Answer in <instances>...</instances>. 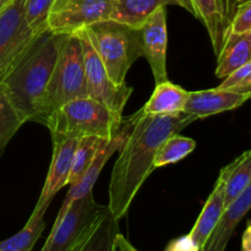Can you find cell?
<instances>
[{"label":"cell","mask_w":251,"mask_h":251,"mask_svg":"<svg viewBox=\"0 0 251 251\" xmlns=\"http://www.w3.org/2000/svg\"><path fill=\"white\" fill-rule=\"evenodd\" d=\"M198 118L186 112L173 114L131 115V126L112 172L108 208L118 221L124 217L132 200L152 171L163 142L194 123Z\"/></svg>","instance_id":"6da1fadb"},{"label":"cell","mask_w":251,"mask_h":251,"mask_svg":"<svg viewBox=\"0 0 251 251\" xmlns=\"http://www.w3.org/2000/svg\"><path fill=\"white\" fill-rule=\"evenodd\" d=\"M69 34L46 31L0 82L24 122H36L47 85Z\"/></svg>","instance_id":"7a4b0ae2"},{"label":"cell","mask_w":251,"mask_h":251,"mask_svg":"<svg viewBox=\"0 0 251 251\" xmlns=\"http://www.w3.org/2000/svg\"><path fill=\"white\" fill-rule=\"evenodd\" d=\"M122 122L123 115L86 96L61 105L46 120L44 125L50 131L53 141L85 136L110 140L118 134Z\"/></svg>","instance_id":"3957f363"},{"label":"cell","mask_w":251,"mask_h":251,"mask_svg":"<svg viewBox=\"0 0 251 251\" xmlns=\"http://www.w3.org/2000/svg\"><path fill=\"white\" fill-rule=\"evenodd\" d=\"M82 42L77 33L69 34L38 108L36 122L44 125L58 108L70 100L86 97Z\"/></svg>","instance_id":"277c9868"},{"label":"cell","mask_w":251,"mask_h":251,"mask_svg":"<svg viewBox=\"0 0 251 251\" xmlns=\"http://www.w3.org/2000/svg\"><path fill=\"white\" fill-rule=\"evenodd\" d=\"M85 29L113 82L124 85L129 69L142 56L139 28L105 20Z\"/></svg>","instance_id":"5b68a950"},{"label":"cell","mask_w":251,"mask_h":251,"mask_svg":"<svg viewBox=\"0 0 251 251\" xmlns=\"http://www.w3.org/2000/svg\"><path fill=\"white\" fill-rule=\"evenodd\" d=\"M107 206L96 202L92 191L59 210L51 232L41 251H73L87 235Z\"/></svg>","instance_id":"8992f818"},{"label":"cell","mask_w":251,"mask_h":251,"mask_svg":"<svg viewBox=\"0 0 251 251\" xmlns=\"http://www.w3.org/2000/svg\"><path fill=\"white\" fill-rule=\"evenodd\" d=\"M25 5L26 0H11L0 10V81L39 36L27 25Z\"/></svg>","instance_id":"52a82bcc"},{"label":"cell","mask_w":251,"mask_h":251,"mask_svg":"<svg viewBox=\"0 0 251 251\" xmlns=\"http://www.w3.org/2000/svg\"><path fill=\"white\" fill-rule=\"evenodd\" d=\"M74 33H77L82 42L88 97L103 103L113 112L123 115V110L131 96L132 88L129 87L126 83L118 85L113 82L85 28L78 29Z\"/></svg>","instance_id":"ba28073f"},{"label":"cell","mask_w":251,"mask_h":251,"mask_svg":"<svg viewBox=\"0 0 251 251\" xmlns=\"http://www.w3.org/2000/svg\"><path fill=\"white\" fill-rule=\"evenodd\" d=\"M117 0H54L48 31L71 34L97 22L112 19Z\"/></svg>","instance_id":"9c48e42d"},{"label":"cell","mask_w":251,"mask_h":251,"mask_svg":"<svg viewBox=\"0 0 251 251\" xmlns=\"http://www.w3.org/2000/svg\"><path fill=\"white\" fill-rule=\"evenodd\" d=\"M142 56L151 66L154 82L167 81V19L166 7L150 15L139 28Z\"/></svg>","instance_id":"30bf717a"},{"label":"cell","mask_w":251,"mask_h":251,"mask_svg":"<svg viewBox=\"0 0 251 251\" xmlns=\"http://www.w3.org/2000/svg\"><path fill=\"white\" fill-rule=\"evenodd\" d=\"M251 98V87L242 90H225L216 87L212 90L189 92L184 112L195 115L198 119L233 110L244 104Z\"/></svg>","instance_id":"8fae6325"},{"label":"cell","mask_w":251,"mask_h":251,"mask_svg":"<svg viewBox=\"0 0 251 251\" xmlns=\"http://www.w3.org/2000/svg\"><path fill=\"white\" fill-rule=\"evenodd\" d=\"M78 139H59L53 141V156L50 167L47 174L44 186L42 189L34 210H48L51 200L58 191L68 185L70 176L73 157Z\"/></svg>","instance_id":"7c38bea8"},{"label":"cell","mask_w":251,"mask_h":251,"mask_svg":"<svg viewBox=\"0 0 251 251\" xmlns=\"http://www.w3.org/2000/svg\"><path fill=\"white\" fill-rule=\"evenodd\" d=\"M130 126H131V117L126 118V119L123 118L122 126H120L118 134L115 135L113 139L107 140V141L100 146L97 154H96L95 159H93V162L91 163L90 168L86 171V173L83 174L82 178H81L76 184L70 185V189H69L68 194H66L65 199H64L60 210H65L74 200L82 198V196L87 195L88 193L92 191L93 185L96 184V180H97L98 176H100L104 164L107 163L108 159L112 157V154L114 153L117 150H120V147L123 146L124 141L126 140Z\"/></svg>","instance_id":"4fadbf2b"},{"label":"cell","mask_w":251,"mask_h":251,"mask_svg":"<svg viewBox=\"0 0 251 251\" xmlns=\"http://www.w3.org/2000/svg\"><path fill=\"white\" fill-rule=\"evenodd\" d=\"M227 176L228 166H226L221 171L215 188H213L212 193L208 196L195 226L188 234L191 242L200 249V251L205 245V243L207 242L208 238H210L211 233L213 232L217 223L220 222L223 212H225V185Z\"/></svg>","instance_id":"5bb4252c"},{"label":"cell","mask_w":251,"mask_h":251,"mask_svg":"<svg viewBox=\"0 0 251 251\" xmlns=\"http://www.w3.org/2000/svg\"><path fill=\"white\" fill-rule=\"evenodd\" d=\"M251 208V184L230 203L226 207L220 222L217 223L213 232L201 251H226L228 243L234 233L235 228L244 218Z\"/></svg>","instance_id":"9a60e30c"},{"label":"cell","mask_w":251,"mask_h":251,"mask_svg":"<svg viewBox=\"0 0 251 251\" xmlns=\"http://www.w3.org/2000/svg\"><path fill=\"white\" fill-rule=\"evenodd\" d=\"M191 14L195 15L210 36L215 54L221 50L229 26L228 6L225 0H189Z\"/></svg>","instance_id":"2e32d148"},{"label":"cell","mask_w":251,"mask_h":251,"mask_svg":"<svg viewBox=\"0 0 251 251\" xmlns=\"http://www.w3.org/2000/svg\"><path fill=\"white\" fill-rule=\"evenodd\" d=\"M168 5H176L191 12L189 0H117L110 20L140 28L150 15Z\"/></svg>","instance_id":"e0dca14e"},{"label":"cell","mask_w":251,"mask_h":251,"mask_svg":"<svg viewBox=\"0 0 251 251\" xmlns=\"http://www.w3.org/2000/svg\"><path fill=\"white\" fill-rule=\"evenodd\" d=\"M216 76L226 78L237 69L251 60V46L248 33L228 32L217 54Z\"/></svg>","instance_id":"ac0fdd59"},{"label":"cell","mask_w":251,"mask_h":251,"mask_svg":"<svg viewBox=\"0 0 251 251\" xmlns=\"http://www.w3.org/2000/svg\"><path fill=\"white\" fill-rule=\"evenodd\" d=\"M189 92L168 80L157 83L151 98L141 108L145 114H173L184 112Z\"/></svg>","instance_id":"d6986e66"},{"label":"cell","mask_w":251,"mask_h":251,"mask_svg":"<svg viewBox=\"0 0 251 251\" xmlns=\"http://www.w3.org/2000/svg\"><path fill=\"white\" fill-rule=\"evenodd\" d=\"M119 233L118 220L107 206L104 212L96 221L87 235L76 245L73 251H113L115 238Z\"/></svg>","instance_id":"ffe728a7"},{"label":"cell","mask_w":251,"mask_h":251,"mask_svg":"<svg viewBox=\"0 0 251 251\" xmlns=\"http://www.w3.org/2000/svg\"><path fill=\"white\" fill-rule=\"evenodd\" d=\"M47 210H33L25 227L11 238L0 242V251H31L43 233Z\"/></svg>","instance_id":"44dd1931"},{"label":"cell","mask_w":251,"mask_h":251,"mask_svg":"<svg viewBox=\"0 0 251 251\" xmlns=\"http://www.w3.org/2000/svg\"><path fill=\"white\" fill-rule=\"evenodd\" d=\"M251 184V150L228 164L225 185V210Z\"/></svg>","instance_id":"7402d4cb"},{"label":"cell","mask_w":251,"mask_h":251,"mask_svg":"<svg viewBox=\"0 0 251 251\" xmlns=\"http://www.w3.org/2000/svg\"><path fill=\"white\" fill-rule=\"evenodd\" d=\"M107 140L100 139L97 136H85L78 139L75 152L73 157V166H71L70 176H69V185L76 184L83 174L90 168L91 163L95 159L98 150L100 149Z\"/></svg>","instance_id":"603a6c76"},{"label":"cell","mask_w":251,"mask_h":251,"mask_svg":"<svg viewBox=\"0 0 251 251\" xmlns=\"http://www.w3.org/2000/svg\"><path fill=\"white\" fill-rule=\"evenodd\" d=\"M24 124V119L10 100L4 83L0 82V156Z\"/></svg>","instance_id":"cb8c5ba5"},{"label":"cell","mask_w":251,"mask_h":251,"mask_svg":"<svg viewBox=\"0 0 251 251\" xmlns=\"http://www.w3.org/2000/svg\"><path fill=\"white\" fill-rule=\"evenodd\" d=\"M195 147L196 142L193 139L184 137L179 134L172 135L159 147L156 159H154V168L181 161L188 154H190L195 150Z\"/></svg>","instance_id":"d4e9b609"},{"label":"cell","mask_w":251,"mask_h":251,"mask_svg":"<svg viewBox=\"0 0 251 251\" xmlns=\"http://www.w3.org/2000/svg\"><path fill=\"white\" fill-rule=\"evenodd\" d=\"M53 4L54 0H26L25 19L36 34L48 31V17Z\"/></svg>","instance_id":"484cf974"},{"label":"cell","mask_w":251,"mask_h":251,"mask_svg":"<svg viewBox=\"0 0 251 251\" xmlns=\"http://www.w3.org/2000/svg\"><path fill=\"white\" fill-rule=\"evenodd\" d=\"M228 32L249 33L251 32V0H233L230 6H228Z\"/></svg>","instance_id":"4316f807"},{"label":"cell","mask_w":251,"mask_h":251,"mask_svg":"<svg viewBox=\"0 0 251 251\" xmlns=\"http://www.w3.org/2000/svg\"><path fill=\"white\" fill-rule=\"evenodd\" d=\"M220 88H225V90H242V88L251 87V60L248 61L239 69L223 78L222 83L218 86Z\"/></svg>","instance_id":"83f0119b"},{"label":"cell","mask_w":251,"mask_h":251,"mask_svg":"<svg viewBox=\"0 0 251 251\" xmlns=\"http://www.w3.org/2000/svg\"><path fill=\"white\" fill-rule=\"evenodd\" d=\"M166 251H200V249L191 242L189 235H185V237L172 240L167 247Z\"/></svg>","instance_id":"f1b7e54d"},{"label":"cell","mask_w":251,"mask_h":251,"mask_svg":"<svg viewBox=\"0 0 251 251\" xmlns=\"http://www.w3.org/2000/svg\"><path fill=\"white\" fill-rule=\"evenodd\" d=\"M113 251H137L134 245L126 239L123 234H118L114 242V250Z\"/></svg>","instance_id":"f546056e"},{"label":"cell","mask_w":251,"mask_h":251,"mask_svg":"<svg viewBox=\"0 0 251 251\" xmlns=\"http://www.w3.org/2000/svg\"><path fill=\"white\" fill-rule=\"evenodd\" d=\"M242 251H251V221L248 222L247 228L243 233Z\"/></svg>","instance_id":"4dcf8cb0"},{"label":"cell","mask_w":251,"mask_h":251,"mask_svg":"<svg viewBox=\"0 0 251 251\" xmlns=\"http://www.w3.org/2000/svg\"><path fill=\"white\" fill-rule=\"evenodd\" d=\"M5 5H6V2H4V1H2V0H0V10H1L2 7L5 6Z\"/></svg>","instance_id":"1f68e13d"},{"label":"cell","mask_w":251,"mask_h":251,"mask_svg":"<svg viewBox=\"0 0 251 251\" xmlns=\"http://www.w3.org/2000/svg\"><path fill=\"white\" fill-rule=\"evenodd\" d=\"M248 34H249V41H250V46H251V32H249Z\"/></svg>","instance_id":"d6a6232c"},{"label":"cell","mask_w":251,"mask_h":251,"mask_svg":"<svg viewBox=\"0 0 251 251\" xmlns=\"http://www.w3.org/2000/svg\"><path fill=\"white\" fill-rule=\"evenodd\" d=\"M2 1H4V2H6V4H7V2H9V1H11V0H2Z\"/></svg>","instance_id":"836d02e7"}]
</instances>
